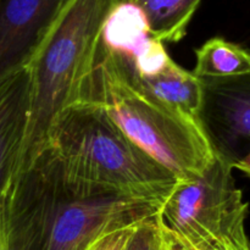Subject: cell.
<instances>
[{
	"instance_id": "cell-6",
	"label": "cell",
	"mask_w": 250,
	"mask_h": 250,
	"mask_svg": "<svg viewBox=\"0 0 250 250\" xmlns=\"http://www.w3.org/2000/svg\"><path fill=\"white\" fill-rule=\"evenodd\" d=\"M202 82L203 127L215 153L233 167L250 154V72Z\"/></svg>"
},
{
	"instance_id": "cell-10",
	"label": "cell",
	"mask_w": 250,
	"mask_h": 250,
	"mask_svg": "<svg viewBox=\"0 0 250 250\" xmlns=\"http://www.w3.org/2000/svg\"><path fill=\"white\" fill-rule=\"evenodd\" d=\"M133 77L154 99L181 116L202 124L203 82L193 72L185 70L171 60L155 75L142 78L133 75Z\"/></svg>"
},
{
	"instance_id": "cell-9",
	"label": "cell",
	"mask_w": 250,
	"mask_h": 250,
	"mask_svg": "<svg viewBox=\"0 0 250 250\" xmlns=\"http://www.w3.org/2000/svg\"><path fill=\"white\" fill-rule=\"evenodd\" d=\"M29 105L31 75L26 66L0 81V193L16 172Z\"/></svg>"
},
{
	"instance_id": "cell-13",
	"label": "cell",
	"mask_w": 250,
	"mask_h": 250,
	"mask_svg": "<svg viewBox=\"0 0 250 250\" xmlns=\"http://www.w3.org/2000/svg\"><path fill=\"white\" fill-rule=\"evenodd\" d=\"M155 217L137 227L125 250H172L164 238Z\"/></svg>"
},
{
	"instance_id": "cell-8",
	"label": "cell",
	"mask_w": 250,
	"mask_h": 250,
	"mask_svg": "<svg viewBox=\"0 0 250 250\" xmlns=\"http://www.w3.org/2000/svg\"><path fill=\"white\" fill-rule=\"evenodd\" d=\"M100 45L119 56L136 77H149L172 59L165 44L151 34L143 10L132 0H121L107 15Z\"/></svg>"
},
{
	"instance_id": "cell-18",
	"label": "cell",
	"mask_w": 250,
	"mask_h": 250,
	"mask_svg": "<svg viewBox=\"0 0 250 250\" xmlns=\"http://www.w3.org/2000/svg\"><path fill=\"white\" fill-rule=\"evenodd\" d=\"M172 250H175V249H172Z\"/></svg>"
},
{
	"instance_id": "cell-4",
	"label": "cell",
	"mask_w": 250,
	"mask_h": 250,
	"mask_svg": "<svg viewBox=\"0 0 250 250\" xmlns=\"http://www.w3.org/2000/svg\"><path fill=\"white\" fill-rule=\"evenodd\" d=\"M46 146L66 175L80 182L131 194L166 197L177 181L90 102L75 103L59 115Z\"/></svg>"
},
{
	"instance_id": "cell-12",
	"label": "cell",
	"mask_w": 250,
	"mask_h": 250,
	"mask_svg": "<svg viewBox=\"0 0 250 250\" xmlns=\"http://www.w3.org/2000/svg\"><path fill=\"white\" fill-rule=\"evenodd\" d=\"M143 10L151 34L158 41L177 43L185 38L188 26L202 0H132Z\"/></svg>"
},
{
	"instance_id": "cell-5",
	"label": "cell",
	"mask_w": 250,
	"mask_h": 250,
	"mask_svg": "<svg viewBox=\"0 0 250 250\" xmlns=\"http://www.w3.org/2000/svg\"><path fill=\"white\" fill-rule=\"evenodd\" d=\"M222 156L199 176L177 180L164 199L156 224L175 250H208L246 233L249 205Z\"/></svg>"
},
{
	"instance_id": "cell-17",
	"label": "cell",
	"mask_w": 250,
	"mask_h": 250,
	"mask_svg": "<svg viewBox=\"0 0 250 250\" xmlns=\"http://www.w3.org/2000/svg\"><path fill=\"white\" fill-rule=\"evenodd\" d=\"M0 250H4V244H2V238H1V232H0Z\"/></svg>"
},
{
	"instance_id": "cell-15",
	"label": "cell",
	"mask_w": 250,
	"mask_h": 250,
	"mask_svg": "<svg viewBox=\"0 0 250 250\" xmlns=\"http://www.w3.org/2000/svg\"><path fill=\"white\" fill-rule=\"evenodd\" d=\"M208 250H250V241L246 232V233H242L239 236L233 237V238L221 242L216 247Z\"/></svg>"
},
{
	"instance_id": "cell-3",
	"label": "cell",
	"mask_w": 250,
	"mask_h": 250,
	"mask_svg": "<svg viewBox=\"0 0 250 250\" xmlns=\"http://www.w3.org/2000/svg\"><path fill=\"white\" fill-rule=\"evenodd\" d=\"M119 1L66 0L42 41L27 65L31 105L16 172L45 148L59 115L81 99L83 85L97 61L105 20Z\"/></svg>"
},
{
	"instance_id": "cell-1",
	"label": "cell",
	"mask_w": 250,
	"mask_h": 250,
	"mask_svg": "<svg viewBox=\"0 0 250 250\" xmlns=\"http://www.w3.org/2000/svg\"><path fill=\"white\" fill-rule=\"evenodd\" d=\"M164 199L73 180L46 146L0 193L4 250H88L109 232L155 217Z\"/></svg>"
},
{
	"instance_id": "cell-14",
	"label": "cell",
	"mask_w": 250,
	"mask_h": 250,
	"mask_svg": "<svg viewBox=\"0 0 250 250\" xmlns=\"http://www.w3.org/2000/svg\"><path fill=\"white\" fill-rule=\"evenodd\" d=\"M138 226L139 225H137V226L122 227V229L109 232V233L100 237L98 241H95L88 250H125Z\"/></svg>"
},
{
	"instance_id": "cell-2",
	"label": "cell",
	"mask_w": 250,
	"mask_h": 250,
	"mask_svg": "<svg viewBox=\"0 0 250 250\" xmlns=\"http://www.w3.org/2000/svg\"><path fill=\"white\" fill-rule=\"evenodd\" d=\"M78 102L99 106L129 141L176 180L199 176L216 156L203 124L154 99L124 61L102 45Z\"/></svg>"
},
{
	"instance_id": "cell-11",
	"label": "cell",
	"mask_w": 250,
	"mask_h": 250,
	"mask_svg": "<svg viewBox=\"0 0 250 250\" xmlns=\"http://www.w3.org/2000/svg\"><path fill=\"white\" fill-rule=\"evenodd\" d=\"M195 77L219 80L250 72V50L221 37H214L195 50Z\"/></svg>"
},
{
	"instance_id": "cell-7",
	"label": "cell",
	"mask_w": 250,
	"mask_h": 250,
	"mask_svg": "<svg viewBox=\"0 0 250 250\" xmlns=\"http://www.w3.org/2000/svg\"><path fill=\"white\" fill-rule=\"evenodd\" d=\"M66 0H0V81L26 67Z\"/></svg>"
},
{
	"instance_id": "cell-16",
	"label": "cell",
	"mask_w": 250,
	"mask_h": 250,
	"mask_svg": "<svg viewBox=\"0 0 250 250\" xmlns=\"http://www.w3.org/2000/svg\"><path fill=\"white\" fill-rule=\"evenodd\" d=\"M233 168L242 171L247 177L250 178V154L247 156H244L243 159H241L239 161H237L233 165Z\"/></svg>"
}]
</instances>
